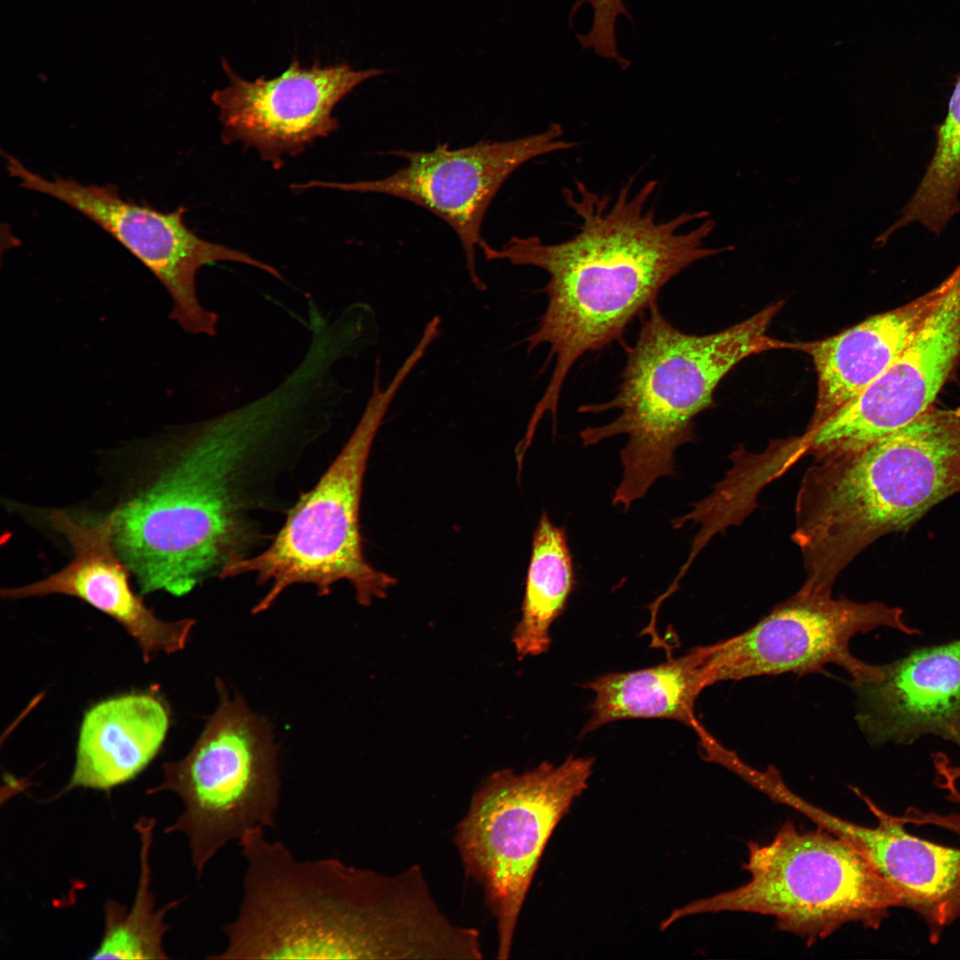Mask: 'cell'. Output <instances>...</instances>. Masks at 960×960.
Instances as JSON below:
<instances>
[{
  "mask_svg": "<svg viewBox=\"0 0 960 960\" xmlns=\"http://www.w3.org/2000/svg\"><path fill=\"white\" fill-rule=\"evenodd\" d=\"M410 372L407 366L401 365L382 388L380 364L375 365L371 396L334 460L312 489L302 492L290 508L268 548L222 571L220 579L251 574L256 576L258 584L269 585L252 613L268 609L294 584L313 585L319 596H326L335 583L346 580L364 606L384 598L396 584L393 576L375 569L365 559L359 510L372 444Z\"/></svg>",
  "mask_w": 960,
  "mask_h": 960,
  "instance_id": "obj_6",
  "label": "cell"
},
{
  "mask_svg": "<svg viewBox=\"0 0 960 960\" xmlns=\"http://www.w3.org/2000/svg\"><path fill=\"white\" fill-rule=\"evenodd\" d=\"M708 686L701 646L653 667L604 674L581 684L595 697L580 735L625 719L675 720L696 732L702 724L694 706Z\"/></svg>",
  "mask_w": 960,
  "mask_h": 960,
  "instance_id": "obj_20",
  "label": "cell"
},
{
  "mask_svg": "<svg viewBox=\"0 0 960 960\" xmlns=\"http://www.w3.org/2000/svg\"><path fill=\"white\" fill-rule=\"evenodd\" d=\"M6 169L28 190L63 202L108 232L159 280L169 293L170 318L191 334L214 336L219 316L197 295L196 276L207 265L230 261L259 268L284 281L280 271L250 254L203 239L184 221L186 209L159 212L120 196L114 185H84L73 179L47 180L4 154Z\"/></svg>",
  "mask_w": 960,
  "mask_h": 960,
  "instance_id": "obj_11",
  "label": "cell"
},
{
  "mask_svg": "<svg viewBox=\"0 0 960 960\" xmlns=\"http://www.w3.org/2000/svg\"><path fill=\"white\" fill-rule=\"evenodd\" d=\"M155 818L141 817L135 823L140 841V871L133 902L128 909L114 900L104 908V933L91 959H167L164 937L170 926L166 914L180 900L156 908L151 891L150 850Z\"/></svg>",
  "mask_w": 960,
  "mask_h": 960,
  "instance_id": "obj_22",
  "label": "cell"
},
{
  "mask_svg": "<svg viewBox=\"0 0 960 960\" xmlns=\"http://www.w3.org/2000/svg\"><path fill=\"white\" fill-rule=\"evenodd\" d=\"M903 610L879 602L835 598L832 592L801 587L746 631L701 646L709 685L760 676L825 673L835 664L852 684L876 679L880 666L868 664L850 651L851 639L881 627L919 635Z\"/></svg>",
  "mask_w": 960,
  "mask_h": 960,
  "instance_id": "obj_10",
  "label": "cell"
},
{
  "mask_svg": "<svg viewBox=\"0 0 960 960\" xmlns=\"http://www.w3.org/2000/svg\"><path fill=\"white\" fill-rule=\"evenodd\" d=\"M576 584L566 531L543 511L533 532L521 618L512 636L518 658L549 650L550 628L564 612Z\"/></svg>",
  "mask_w": 960,
  "mask_h": 960,
  "instance_id": "obj_21",
  "label": "cell"
},
{
  "mask_svg": "<svg viewBox=\"0 0 960 960\" xmlns=\"http://www.w3.org/2000/svg\"><path fill=\"white\" fill-rule=\"evenodd\" d=\"M935 132L932 156L900 217L887 228L890 234L918 224L940 235L960 212V76Z\"/></svg>",
  "mask_w": 960,
  "mask_h": 960,
  "instance_id": "obj_23",
  "label": "cell"
},
{
  "mask_svg": "<svg viewBox=\"0 0 960 960\" xmlns=\"http://www.w3.org/2000/svg\"><path fill=\"white\" fill-rule=\"evenodd\" d=\"M948 285L947 277L900 308L873 316L823 340L803 344V350L812 357L818 380L815 410L806 431L820 426L894 362Z\"/></svg>",
  "mask_w": 960,
  "mask_h": 960,
  "instance_id": "obj_18",
  "label": "cell"
},
{
  "mask_svg": "<svg viewBox=\"0 0 960 960\" xmlns=\"http://www.w3.org/2000/svg\"><path fill=\"white\" fill-rule=\"evenodd\" d=\"M710 735H711V734H709V735L706 736V738H707V737H708V736H710ZM706 738H703V740H704V739H706ZM700 740V742L701 740ZM700 742H699V744H700Z\"/></svg>",
  "mask_w": 960,
  "mask_h": 960,
  "instance_id": "obj_25",
  "label": "cell"
},
{
  "mask_svg": "<svg viewBox=\"0 0 960 960\" xmlns=\"http://www.w3.org/2000/svg\"><path fill=\"white\" fill-rule=\"evenodd\" d=\"M564 129L551 123L543 132L509 140L483 139L460 148L437 144L428 151L393 150L407 164L378 180L354 182L311 180L300 189L328 188L358 193H378L411 202L436 215L458 236L471 283L486 289L476 263V248L484 241L481 226L494 196L508 177L526 162L546 154L567 150L577 143L562 140Z\"/></svg>",
  "mask_w": 960,
  "mask_h": 960,
  "instance_id": "obj_12",
  "label": "cell"
},
{
  "mask_svg": "<svg viewBox=\"0 0 960 960\" xmlns=\"http://www.w3.org/2000/svg\"><path fill=\"white\" fill-rule=\"evenodd\" d=\"M595 760L568 756L517 773L490 774L457 824L454 842L467 876L484 890L495 919L497 958L508 959L522 907L557 824L587 789Z\"/></svg>",
  "mask_w": 960,
  "mask_h": 960,
  "instance_id": "obj_8",
  "label": "cell"
},
{
  "mask_svg": "<svg viewBox=\"0 0 960 960\" xmlns=\"http://www.w3.org/2000/svg\"><path fill=\"white\" fill-rule=\"evenodd\" d=\"M182 434L159 481L116 508L115 545L143 593L185 595L252 556L266 540L260 516L322 427L308 392L284 378Z\"/></svg>",
  "mask_w": 960,
  "mask_h": 960,
  "instance_id": "obj_1",
  "label": "cell"
},
{
  "mask_svg": "<svg viewBox=\"0 0 960 960\" xmlns=\"http://www.w3.org/2000/svg\"><path fill=\"white\" fill-rule=\"evenodd\" d=\"M815 460L798 489L791 538L806 569L835 581L871 543L960 492V407H930L863 449Z\"/></svg>",
  "mask_w": 960,
  "mask_h": 960,
  "instance_id": "obj_4",
  "label": "cell"
},
{
  "mask_svg": "<svg viewBox=\"0 0 960 960\" xmlns=\"http://www.w3.org/2000/svg\"><path fill=\"white\" fill-rule=\"evenodd\" d=\"M216 684L220 702L198 740L183 758L164 763L162 780L147 790L180 799L182 812L165 833L186 836L197 876L229 842L273 827L280 799L270 724L222 681Z\"/></svg>",
  "mask_w": 960,
  "mask_h": 960,
  "instance_id": "obj_9",
  "label": "cell"
},
{
  "mask_svg": "<svg viewBox=\"0 0 960 960\" xmlns=\"http://www.w3.org/2000/svg\"><path fill=\"white\" fill-rule=\"evenodd\" d=\"M116 509L96 524H85L67 512L50 514L52 527L68 540L71 562L51 576L21 587L2 589L3 597L21 599L58 594L79 598L116 620L137 642L145 661L161 652L185 648L196 623L193 619L165 621L135 594L130 568L116 553L114 527Z\"/></svg>",
  "mask_w": 960,
  "mask_h": 960,
  "instance_id": "obj_15",
  "label": "cell"
},
{
  "mask_svg": "<svg viewBox=\"0 0 960 960\" xmlns=\"http://www.w3.org/2000/svg\"><path fill=\"white\" fill-rule=\"evenodd\" d=\"M748 848L746 884L674 909L660 930L687 916L746 912L772 916L781 931L812 944L850 923L876 929L900 908L875 865L821 828L801 831L787 821L770 843L749 842Z\"/></svg>",
  "mask_w": 960,
  "mask_h": 960,
  "instance_id": "obj_7",
  "label": "cell"
},
{
  "mask_svg": "<svg viewBox=\"0 0 960 960\" xmlns=\"http://www.w3.org/2000/svg\"><path fill=\"white\" fill-rule=\"evenodd\" d=\"M265 828L238 840L246 862L225 948L211 959H462L472 932L441 910L419 866L396 875L336 858L297 860Z\"/></svg>",
  "mask_w": 960,
  "mask_h": 960,
  "instance_id": "obj_2",
  "label": "cell"
},
{
  "mask_svg": "<svg viewBox=\"0 0 960 960\" xmlns=\"http://www.w3.org/2000/svg\"><path fill=\"white\" fill-rule=\"evenodd\" d=\"M908 345L860 393L805 433L814 458L863 449L923 414L960 356V264Z\"/></svg>",
  "mask_w": 960,
  "mask_h": 960,
  "instance_id": "obj_14",
  "label": "cell"
},
{
  "mask_svg": "<svg viewBox=\"0 0 960 960\" xmlns=\"http://www.w3.org/2000/svg\"><path fill=\"white\" fill-rule=\"evenodd\" d=\"M955 775L960 779V766L954 768ZM946 800L954 804L955 809L948 812L931 811L926 821L930 826L947 830L960 838V784L948 779L940 786Z\"/></svg>",
  "mask_w": 960,
  "mask_h": 960,
  "instance_id": "obj_24",
  "label": "cell"
},
{
  "mask_svg": "<svg viewBox=\"0 0 960 960\" xmlns=\"http://www.w3.org/2000/svg\"><path fill=\"white\" fill-rule=\"evenodd\" d=\"M877 825L866 827L824 812L819 824L865 855L898 894L900 908L925 923L929 940L960 920V849L908 833L897 816L887 813L857 791Z\"/></svg>",
  "mask_w": 960,
  "mask_h": 960,
  "instance_id": "obj_17",
  "label": "cell"
},
{
  "mask_svg": "<svg viewBox=\"0 0 960 960\" xmlns=\"http://www.w3.org/2000/svg\"><path fill=\"white\" fill-rule=\"evenodd\" d=\"M632 180L614 199L580 181L564 188L565 204L581 220L579 232L566 241L548 244L535 236H512L500 249L485 241L479 246L488 260L532 266L549 276L542 289L546 309L524 342L528 354L549 344L546 365L552 358L556 364L527 425L530 433L547 412L556 431L564 380L581 356L620 340L629 323L656 302L667 283L693 262L732 249L703 247L715 227L712 220L681 230L707 217V212L658 221L654 206L648 205L657 182L631 192Z\"/></svg>",
  "mask_w": 960,
  "mask_h": 960,
  "instance_id": "obj_3",
  "label": "cell"
},
{
  "mask_svg": "<svg viewBox=\"0 0 960 960\" xmlns=\"http://www.w3.org/2000/svg\"><path fill=\"white\" fill-rule=\"evenodd\" d=\"M170 714L151 692H131L92 706L81 724L76 762L62 793L109 791L139 775L166 737Z\"/></svg>",
  "mask_w": 960,
  "mask_h": 960,
  "instance_id": "obj_19",
  "label": "cell"
},
{
  "mask_svg": "<svg viewBox=\"0 0 960 960\" xmlns=\"http://www.w3.org/2000/svg\"><path fill=\"white\" fill-rule=\"evenodd\" d=\"M597 1H609V0H597Z\"/></svg>",
  "mask_w": 960,
  "mask_h": 960,
  "instance_id": "obj_26",
  "label": "cell"
},
{
  "mask_svg": "<svg viewBox=\"0 0 960 960\" xmlns=\"http://www.w3.org/2000/svg\"><path fill=\"white\" fill-rule=\"evenodd\" d=\"M222 68L229 84L212 95L219 108L221 140L254 148L276 169L284 164V156H296L338 130L332 116L336 105L363 82L385 73L355 70L346 63L322 66L316 61L303 68L296 58L270 79L248 81L224 58Z\"/></svg>",
  "mask_w": 960,
  "mask_h": 960,
  "instance_id": "obj_13",
  "label": "cell"
},
{
  "mask_svg": "<svg viewBox=\"0 0 960 960\" xmlns=\"http://www.w3.org/2000/svg\"><path fill=\"white\" fill-rule=\"evenodd\" d=\"M784 302H774L723 331L694 335L673 326L657 303L649 308L633 347L628 349L621 382L612 399L585 404L580 412L618 410L609 423L580 433L585 447L618 435L623 468L612 505L627 511L660 477L676 475V450L694 439V418L712 405L721 380L740 361L772 348L793 346L768 336Z\"/></svg>",
  "mask_w": 960,
  "mask_h": 960,
  "instance_id": "obj_5",
  "label": "cell"
},
{
  "mask_svg": "<svg viewBox=\"0 0 960 960\" xmlns=\"http://www.w3.org/2000/svg\"><path fill=\"white\" fill-rule=\"evenodd\" d=\"M852 684L868 740L910 744L932 734L960 747V639L916 649Z\"/></svg>",
  "mask_w": 960,
  "mask_h": 960,
  "instance_id": "obj_16",
  "label": "cell"
}]
</instances>
